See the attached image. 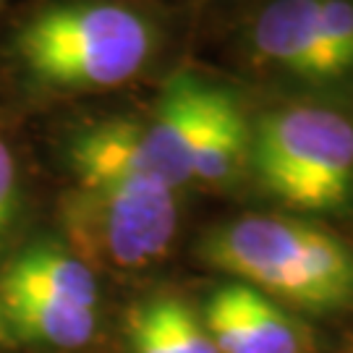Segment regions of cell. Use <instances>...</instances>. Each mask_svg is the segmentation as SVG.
Segmentation results:
<instances>
[{
  "label": "cell",
  "instance_id": "1",
  "mask_svg": "<svg viewBox=\"0 0 353 353\" xmlns=\"http://www.w3.org/2000/svg\"><path fill=\"white\" fill-rule=\"evenodd\" d=\"M207 265L285 309L353 312V246L285 214H243L199 241Z\"/></svg>",
  "mask_w": 353,
  "mask_h": 353
},
{
  "label": "cell",
  "instance_id": "2",
  "mask_svg": "<svg viewBox=\"0 0 353 353\" xmlns=\"http://www.w3.org/2000/svg\"><path fill=\"white\" fill-rule=\"evenodd\" d=\"M160 29L128 0H58L29 16L16 34V58L48 89L121 87L154 58Z\"/></svg>",
  "mask_w": 353,
  "mask_h": 353
},
{
  "label": "cell",
  "instance_id": "3",
  "mask_svg": "<svg viewBox=\"0 0 353 353\" xmlns=\"http://www.w3.org/2000/svg\"><path fill=\"white\" fill-rule=\"evenodd\" d=\"M249 165L290 210L338 212L353 194V121L319 105L270 110L252 128Z\"/></svg>",
  "mask_w": 353,
  "mask_h": 353
},
{
  "label": "cell",
  "instance_id": "4",
  "mask_svg": "<svg viewBox=\"0 0 353 353\" xmlns=\"http://www.w3.org/2000/svg\"><path fill=\"white\" fill-rule=\"evenodd\" d=\"M58 220L81 262L144 270L176 239V191L157 183H76L58 202Z\"/></svg>",
  "mask_w": 353,
  "mask_h": 353
},
{
  "label": "cell",
  "instance_id": "5",
  "mask_svg": "<svg viewBox=\"0 0 353 353\" xmlns=\"http://www.w3.org/2000/svg\"><path fill=\"white\" fill-rule=\"evenodd\" d=\"M256 65L312 87L353 81V63L330 34L319 0H265L243 29Z\"/></svg>",
  "mask_w": 353,
  "mask_h": 353
},
{
  "label": "cell",
  "instance_id": "6",
  "mask_svg": "<svg viewBox=\"0 0 353 353\" xmlns=\"http://www.w3.org/2000/svg\"><path fill=\"white\" fill-rule=\"evenodd\" d=\"M199 316L217 353H312L314 348L299 316L239 280L220 283Z\"/></svg>",
  "mask_w": 353,
  "mask_h": 353
},
{
  "label": "cell",
  "instance_id": "7",
  "mask_svg": "<svg viewBox=\"0 0 353 353\" xmlns=\"http://www.w3.org/2000/svg\"><path fill=\"white\" fill-rule=\"evenodd\" d=\"M65 160L76 183H157L170 189L152 154L144 121L115 118L79 128L68 139Z\"/></svg>",
  "mask_w": 353,
  "mask_h": 353
},
{
  "label": "cell",
  "instance_id": "8",
  "mask_svg": "<svg viewBox=\"0 0 353 353\" xmlns=\"http://www.w3.org/2000/svg\"><path fill=\"white\" fill-rule=\"evenodd\" d=\"M207 92L210 84L202 79L191 71H178L165 84L150 121H144L152 154L173 191L191 183V152L202 123Z\"/></svg>",
  "mask_w": 353,
  "mask_h": 353
},
{
  "label": "cell",
  "instance_id": "9",
  "mask_svg": "<svg viewBox=\"0 0 353 353\" xmlns=\"http://www.w3.org/2000/svg\"><path fill=\"white\" fill-rule=\"evenodd\" d=\"M0 293L8 296H34L48 301L71 303L97 312L100 290L97 278L76 254L55 243H32L0 275Z\"/></svg>",
  "mask_w": 353,
  "mask_h": 353
},
{
  "label": "cell",
  "instance_id": "10",
  "mask_svg": "<svg viewBox=\"0 0 353 353\" xmlns=\"http://www.w3.org/2000/svg\"><path fill=\"white\" fill-rule=\"evenodd\" d=\"M249 150L252 128L239 100L228 89L210 84L199 134L191 152V183L223 186L236 181L249 165Z\"/></svg>",
  "mask_w": 353,
  "mask_h": 353
},
{
  "label": "cell",
  "instance_id": "11",
  "mask_svg": "<svg viewBox=\"0 0 353 353\" xmlns=\"http://www.w3.org/2000/svg\"><path fill=\"white\" fill-rule=\"evenodd\" d=\"M97 312L34 296L0 293V332L19 343L79 348L94 338Z\"/></svg>",
  "mask_w": 353,
  "mask_h": 353
},
{
  "label": "cell",
  "instance_id": "12",
  "mask_svg": "<svg viewBox=\"0 0 353 353\" xmlns=\"http://www.w3.org/2000/svg\"><path fill=\"white\" fill-rule=\"evenodd\" d=\"M126 338L131 353H217L202 316L173 296L137 303L128 314Z\"/></svg>",
  "mask_w": 353,
  "mask_h": 353
},
{
  "label": "cell",
  "instance_id": "13",
  "mask_svg": "<svg viewBox=\"0 0 353 353\" xmlns=\"http://www.w3.org/2000/svg\"><path fill=\"white\" fill-rule=\"evenodd\" d=\"M19 165L13 152L6 147V141H0V249L6 243V236L13 225V217L19 210Z\"/></svg>",
  "mask_w": 353,
  "mask_h": 353
},
{
  "label": "cell",
  "instance_id": "14",
  "mask_svg": "<svg viewBox=\"0 0 353 353\" xmlns=\"http://www.w3.org/2000/svg\"><path fill=\"white\" fill-rule=\"evenodd\" d=\"M0 3H3V0H0Z\"/></svg>",
  "mask_w": 353,
  "mask_h": 353
}]
</instances>
